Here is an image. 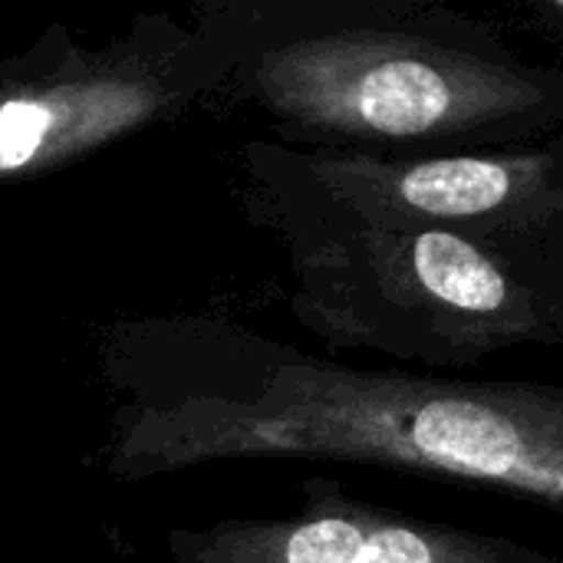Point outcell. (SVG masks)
<instances>
[{"mask_svg":"<svg viewBox=\"0 0 563 563\" xmlns=\"http://www.w3.org/2000/svg\"><path fill=\"white\" fill-rule=\"evenodd\" d=\"M271 102L307 129L432 155L478 152L563 122V73L515 56L488 26L442 7L287 43Z\"/></svg>","mask_w":563,"mask_h":563,"instance_id":"obj_1","label":"cell"},{"mask_svg":"<svg viewBox=\"0 0 563 563\" xmlns=\"http://www.w3.org/2000/svg\"><path fill=\"white\" fill-rule=\"evenodd\" d=\"M251 429L274 452L495 488L563 511V386L297 360L274 373Z\"/></svg>","mask_w":563,"mask_h":563,"instance_id":"obj_2","label":"cell"},{"mask_svg":"<svg viewBox=\"0 0 563 563\" xmlns=\"http://www.w3.org/2000/svg\"><path fill=\"white\" fill-rule=\"evenodd\" d=\"M303 257L323 330L429 366L521 343L563 346V290L531 247L442 228H330Z\"/></svg>","mask_w":563,"mask_h":563,"instance_id":"obj_3","label":"cell"},{"mask_svg":"<svg viewBox=\"0 0 563 563\" xmlns=\"http://www.w3.org/2000/svg\"><path fill=\"white\" fill-rule=\"evenodd\" d=\"M303 181L330 228H442L505 247H541L563 218V145L442 155H320Z\"/></svg>","mask_w":563,"mask_h":563,"instance_id":"obj_4","label":"cell"},{"mask_svg":"<svg viewBox=\"0 0 563 563\" xmlns=\"http://www.w3.org/2000/svg\"><path fill=\"white\" fill-rule=\"evenodd\" d=\"M251 563H563V551L396 515L320 488L303 518L257 534Z\"/></svg>","mask_w":563,"mask_h":563,"instance_id":"obj_5","label":"cell"},{"mask_svg":"<svg viewBox=\"0 0 563 563\" xmlns=\"http://www.w3.org/2000/svg\"><path fill=\"white\" fill-rule=\"evenodd\" d=\"M544 13H551V16H561L563 20V0H551V3H544Z\"/></svg>","mask_w":563,"mask_h":563,"instance_id":"obj_6","label":"cell"}]
</instances>
